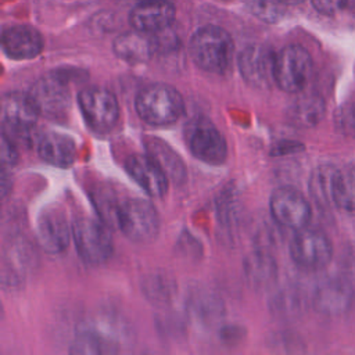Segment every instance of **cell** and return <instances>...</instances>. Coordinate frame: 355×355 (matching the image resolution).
Returning <instances> with one entry per match:
<instances>
[{
    "instance_id": "obj_24",
    "label": "cell",
    "mask_w": 355,
    "mask_h": 355,
    "mask_svg": "<svg viewBox=\"0 0 355 355\" xmlns=\"http://www.w3.org/2000/svg\"><path fill=\"white\" fill-rule=\"evenodd\" d=\"M334 169L318 168L311 178L309 190L313 198L319 204H333L331 202V176Z\"/></svg>"
},
{
    "instance_id": "obj_27",
    "label": "cell",
    "mask_w": 355,
    "mask_h": 355,
    "mask_svg": "<svg viewBox=\"0 0 355 355\" xmlns=\"http://www.w3.org/2000/svg\"><path fill=\"white\" fill-rule=\"evenodd\" d=\"M283 6H286L282 0H252L251 7L254 14L265 21H276L283 14Z\"/></svg>"
},
{
    "instance_id": "obj_8",
    "label": "cell",
    "mask_w": 355,
    "mask_h": 355,
    "mask_svg": "<svg viewBox=\"0 0 355 355\" xmlns=\"http://www.w3.org/2000/svg\"><path fill=\"white\" fill-rule=\"evenodd\" d=\"M78 103L85 121L97 133L111 130L119 119L116 97L103 87H86L80 90Z\"/></svg>"
},
{
    "instance_id": "obj_18",
    "label": "cell",
    "mask_w": 355,
    "mask_h": 355,
    "mask_svg": "<svg viewBox=\"0 0 355 355\" xmlns=\"http://www.w3.org/2000/svg\"><path fill=\"white\" fill-rule=\"evenodd\" d=\"M37 153L46 162L67 168L73 164L76 157L75 141L62 133L50 132L42 136L37 144Z\"/></svg>"
},
{
    "instance_id": "obj_30",
    "label": "cell",
    "mask_w": 355,
    "mask_h": 355,
    "mask_svg": "<svg viewBox=\"0 0 355 355\" xmlns=\"http://www.w3.org/2000/svg\"><path fill=\"white\" fill-rule=\"evenodd\" d=\"M284 4H297V3H301L304 0H282Z\"/></svg>"
},
{
    "instance_id": "obj_13",
    "label": "cell",
    "mask_w": 355,
    "mask_h": 355,
    "mask_svg": "<svg viewBox=\"0 0 355 355\" xmlns=\"http://www.w3.org/2000/svg\"><path fill=\"white\" fill-rule=\"evenodd\" d=\"M239 69L250 86L257 89L268 87L275 82V55L259 44L248 46L239 57Z\"/></svg>"
},
{
    "instance_id": "obj_22",
    "label": "cell",
    "mask_w": 355,
    "mask_h": 355,
    "mask_svg": "<svg viewBox=\"0 0 355 355\" xmlns=\"http://www.w3.org/2000/svg\"><path fill=\"white\" fill-rule=\"evenodd\" d=\"M147 154H150L165 171L168 179L182 183L186 179V168L182 158L165 141L157 137L146 139Z\"/></svg>"
},
{
    "instance_id": "obj_16",
    "label": "cell",
    "mask_w": 355,
    "mask_h": 355,
    "mask_svg": "<svg viewBox=\"0 0 355 355\" xmlns=\"http://www.w3.org/2000/svg\"><path fill=\"white\" fill-rule=\"evenodd\" d=\"M1 44L4 53L14 60H28L36 57L43 47L40 33L26 25L10 26L3 32Z\"/></svg>"
},
{
    "instance_id": "obj_1",
    "label": "cell",
    "mask_w": 355,
    "mask_h": 355,
    "mask_svg": "<svg viewBox=\"0 0 355 355\" xmlns=\"http://www.w3.org/2000/svg\"><path fill=\"white\" fill-rule=\"evenodd\" d=\"M233 40L230 35L219 26H204L198 29L189 46L190 57L197 67L207 72H225L233 57Z\"/></svg>"
},
{
    "instance_id": "obj_6",
    "label": "cell",
    "mask_w": 355,
    "mask_h": 355,
    "mask_svg": "<svg viewBox=\"0 0 355 355\" xmlns=\"http://www.w3.org/2000/svg\"><path fill=\"white\" fill-rule=\"evenodd\" d=\"M191 154L209 165H220L227 155L226 140L216 126L204 116L194 118L184 130Z\"/></svg>"
},
{
    "instance_id": "obj_14",
    "label": "cell",
    "mask_w": 355,
    "mask_h": 355,
    "mask_svg": "<svg viewBox=\"0 0 355 355\" xmlns=\"http://www.w3.org/2000/svg\"><path fill=\"white\" fill-rule=\"evenodd\" d=\"M37 112L28 94L7 93L1 98V122L4 132L25 135L33 129Z\"/></svg>"
},
{
    "instance_id": "obj_31",
    "label": "cell",
    "mask_w": 355,
    "mask_h": 355,
    "mask_svg": "<svg viewBox=\"0 0 355 355\" xmlns=\"http://www.w3.org/2000/svg\"><path fill=\"white\" fill-rule=\"evenodd\" d=\"M348 7H355V0H347Z\"/></svg>"
},
{
    "instance_id": "obj_26",
    "label": "cell",
    "mask_w": 355,
    "mask_h": 355,
    "mask_svg": "<svg viewBox=\"0 0 355 355\" xmlns=\"http://www.w3.org/2000/svg\"><path fill=\"white\" fill-rule=\"evenodd\" d=\"M337 130L348 137H355V103L341 105L334 115Z\"/></svg>"
},
{
    "instance_id": "obj_11",
    "label": "cell",
    "mask_w": 355,
    "mask_h": 355,
    "mask_svg": "<svg viewBox=\"0 0 355 355\" xmlns=\"http://www.w3.org/2000/svg\"><path fill=\"white\" fill-rule=\"evenodd\" d=\"M71 230L67 215L60 205L44 207L36 222V240L49 254H60L69 244Z\"/></svg>"
},
{
    "instance_id": "obj_23",
    "label": "cell",
    "mask_w": 355,
    "mask_h": 355,
    "mask_svg": "<svg viewBox=\"0 0 355 355\" xmlns=\"http://www.w3.org/2000/svg\"><path fill=\"white\" fill-rule=\"evenodd\" d=\"M331 202L343 211L355 212V165L334 169L331 176Z\"/></svg>"
},
{
    "instance_id": "obj_12",
    "label": "cell",
    "mask_w": 355,
    "mask_h": 355,
    "mask_svg": "<svg viewBox=\"0 0 355 355\" xmlns=\"http://www.w3.org/2000/svg\"><path fill=\"white\" fill-rule=\"evenodd\" d=\"M129 176L151 197H162L168 190V176L150 154H132L125 161Z\"/></svg>"
},
{
    "instance_id": "obj_3",
    "label": "cell",
    "mask_w": 355,
    "mask_h": 355,
    "mask_svg": "<svg viewBox=\"0 0 355 355\" xmlns=\"http://www.w3.org/2000/svg\"><path fill=\"white\" fill-rule=\"evenodd\" d=\"M116 225L130 241L144 244L157 237L159 216L150 201L129 198L119 204Z\"/></svg>"
},
{
    "instance_id": "obj_15",
    "label": "cell",
    "mask_w": 355,
    "mask_h": 355,
    "mask_svg": "<svg viewBox=\"0 0 355 355\" xmlns=\"http://www.w3.org/2000/svg\"><path fill=\"white\" fill-rule=\"evenodd\" d=\"M175 8L166 0H146L136 6L129 17L130 25L140 32L154 33L165 29L173 21Z\"/></svg>"
},
{
    "instance_id": "obj_28",
    "label": "cell",
    "mask_w": 355,
    "mask_h": 355,
    "mask_svg": "<svg viewBox=\"0 0 355 355\" xmlns=\"http://www.w3.org/2000/svg\"><path fill=\"white\" fill-rule=\"evenodd\" d=\"M18 159V151L6 133L1 135V164L4 166H12Z\"/></svg>"
},
{
    "instance_id": "obj_2",
    "label": "cell",
    "mask_w": 355,
    "mask_h": 355,
    "mask_svg": "<svg viewBox=\"0 0 355 355\" xmlns=\"http://www.w3.org/2000/svg\"><path fill=\"white\" fill-rule=\"evenodd\" d=\"M135 104L137 115L153 126L171 125L184 111L180 93L173 86L165 83H154L141 89Z\"/></svg>"
},
{
    "instance_id": "obj_10",
    "label": "cell",
    "mask_w": 355,
    "mask_h": 355,
    "mask_svg": "<svg viewBox=\"0 0 355 355\" xmlns=\"http://www.w3.org/2000/svg\"><path fill=\"white\" fill-rule=\"evenodd\" d=\"M269 208L273 219L288 229L306 227L311 219V205L301 191L293 187H280L272 196Z\"/></svg>"
},
{
    "instance_id": "obj_19",
    "label": "cell",
    "mask_w": 355,
    "mask_h": 355,
    "mask_svg": "<svg viewBox=\"0 0 355 355\" xmlns=\"http://www.w3.org/2000/svg\"><path fill=\"white\" fill-rule=\"evenodd\" d=\"M324 110L326 105L320 96L306 94L295 100L287 108L286 115L290 125L300 129H308L316 126L322 121Z\"/></svg>"
},
{
    "instance_id": "obj_9",
    "label": "cell",
    "mask_w": 355,
    "mask_h": 355,
    "mask_svg": "<svg viewBox=\"0 0 355 355\" xmlns=\"http://www.w3.org/2000/svg\"><path fill=\"white\" fill-rule=\"evenodd\" d=\"M293 261L305 269H320L333 257V245L329 237L315 229H300L290 243Z\"/></svg>"
},
{
    "instance_id": "obj_29",
    "label": "cell",
    "mask_w": 355,
    "mask_h": 355,
    "mask_svg": "<svg viewBox=\"0 0 355 355\" xmlns=\"http://www.w3.org/2000/svg\"><path fill=\"white\" fill-rule=\"evenodd\" d=\"M313 7L322 14H334L347 6V0H312Z\"/></svg>"
},
{
    "instance_id": "obj_25",
    "label": "cell",
    "mask_w": 355,
    "mask_h": 355,
    "mask_svg": "<svg viewBox=\"0 0 355 355\" xmlns=\"http://www.w3.org/2000/svg\"><path fill=\"white\" fill-rule=\"evenodd\" d=\"M103 338L96 331H83L72 343L69 352L71 354H103L105 352Z\"/></svg>"
},
{
    "instance_id": "obj_17",
    "label": "cell",
    "mask_w": 355,
    "mask_h": 355,
    "mask_svg": "<svg viewBox=\"0 0 355 355\" xmlns=\"http://www.w3.org/2000/svg\"><path fill=\"white\" fill-rule=\"evenodd\" d=\"M352 301V288L341 277H331L319 284L313 295L315 308L324 315L344 312Z\"/></svg>"
},
{
    "instance_id": "obj_20",
    "label": "cell",
    "mask_w": 355,
    "mask_h": 355,
    "mask_svg": "<svg viewBox=\"0 0 355 355\" xmlns=\"http://www.w3.org/2000/svg\"><path fill=\"white\" fill-rule=\"evenodd\" d=\"M244 273L248 283L258 290L268 288L277 276L275 259L265 251L257 250L244 259Z\"/></svg>"
},
{
    "instance_id": "obj_21",
    "label": "cell",
    "mask_w": 355,
    "mask_h": 355,
    "mask_svg": "<svg viewBox=\"0 0 355 355\" xmlns=\"http://www.w3.org/2000/svg\"><path fill=\"white\" fill-rule=\"evenodd\" d=\"M114 51L119 58L130 64H137L147 61L153 55L154 44L146 37L144 32H129L116 37Z\"/></svg>"
},
{
    "instance_id": "obj_7",
    "label": "cell",
    "mask_w": 355,
    "mask_h": 355,
    "mask_svg": "<svg viewBox=\"0 0 355 355\" xmlns=\"http://www.w3.org/2000/svg\"><path fill=\"white\" fill-rule=\"evenodd\" d=\"M28 97L36 112L50 119L65 118L71 110V93L67 82L55 75L37 79L29 89Z\"/></svg>"
},
{
    "instance_id": "obj_5",
    "label": "cell",
    "mask_w": 355,
    "mask_h": 355,
    "mask_svg": "<svg viewBox=\"0 0 355 355\" xmlns=\"http://www.w3.org/2000/svg\"><path fill=\"white\" fill-rule=\"evenodd\" d=\"M312 71V60L309 53L298 46L290 44L275 55V83L287 93L301 92Z\"/></svg>"
},
{
    "instance_id": "obj_4",
    "label": "cell",
    "mask_w": 355,
    "mask_h": 355,
    "mask_svg": "<svg viewBox=\"0 0 355 355\" xmlns=\"http://www.w3.org/2000/svg\"><path fill=\"white\" fill-rule=\"evenodd\" d=\"M72 236L80 258L87 263H103L112 254V237L104 222L79 216L72 225Z\"/></svg>"
}]
</instances>
